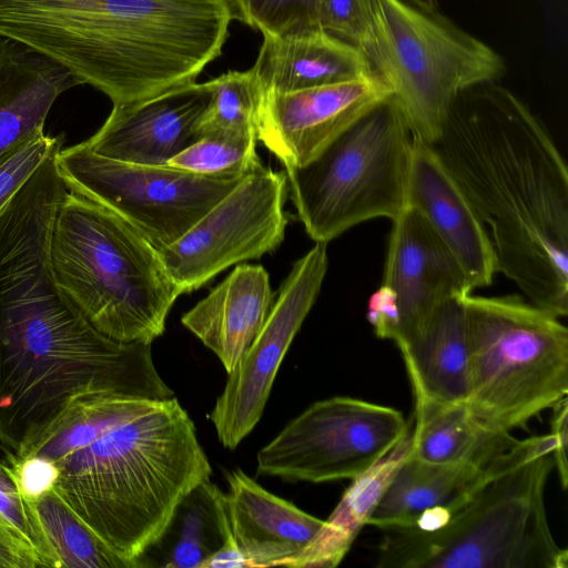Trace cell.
I'll return each mask as SVG.
<instances>
[{"label":"cell","instance_id":"1","mask_svg":"<svg viewBox=\"0 0 568 568\" xmlns=\"http://www.w3.org/2000/svg\"><path fill=\"white\" fill-rule=\"evenodd\" d=\"M57 207L18 199L0 212V447L17 455L78 397H174L151 344L100 333L59 290L50 266Z\"/></svg>","mask_w":568,"mask_h":568},{"label":"cell","instance_id":"2","mask_svg":"<svg viewBox=\"0 0 568 568\" xmlns=\"http://www.w3.org/2000/svg\"><path fill=\"white\" fill-rule=\"evenodd\" d=\"M51 488L133 568L159 542L183 498L210 479L194 424L172 397L115 393L75 398L28 448Z\"/></svg>","mask_w":568,"mask_h":568},{"label":"cell","instance_id":"3","mask_svg":"<svg viewBox=\"0 0 568 568\" xmlns=\"http://www.w3.org/2000/svg\"><path fill=\"white\" fill-rule=\"evenodd\" d=\"M485 227L496 272L534 305L568 313V170L552 139L511 91L470 87L430 143Z\"/></svg>","mask_w":568,"mask_h":568},{"label":"cell","instance_id":"4","mask_svg":"<svg viewBox=\"0 0 568 568\" xmlns=\"http://www.w3.org/2000/svg\"><path fill=\"white\" fill-rule=\"evenodd\" d=\"M232 19L226 0H0V37L113 104L195 82L220 55Z\"/></svg>","mask_w":568,"mask_h":568},{"label":"cell","instance_id":"5","mask_svg":"<svg viewBox=\"0 0 568 568\" xmlns=\"http://www.w3.org/2000/svg\"><path fill=\"white\" fill-rule=\"evenodd\" d=\"M49 256L59 290L103 335L152 344L164 333L181 294L159 251L110 209L68 191L53 220Z\"/></svg>","mask_w":568,"mask_h":568},{"label":"cell","instance_id":"6","mask_svg":"<svg viewBox=\"0 0 568 568\" xmlns=\"http://www.w3.org/2000/svg\"><path fill=\"white\" fill-rule=\"evenodd\" d=\"M552 452L497 476L433 529L384 530L379 568H567L547 519Z\"/></svg>","mask_w":568,"mask_h":568},{"label":"cell","instance_id":"7","mask_svg":"<svg viewBox=\"0 0 568 568\" xmlns=\"http://www.w3.org/2000/svg\"><path fill=\"white\" fill-rule=\"evenodd\" d=\"M469 397L491 427L511 433L568 395V329L519 295L464 297Z\"/></svg>","mask_w":568,"mask_h":568},{"label":"cell","instance_id":"8","mask_svg":"<svg viewBox=\"0 0 568 568\" xmlns=\"http://www.w3.org/2000/svg\"><path fill=\"white\" fill-rule=\"evenodd\" d=\"M414 134L389 95L300 168H285L300 221L328 243L376 217L395 220L406 206Z\"/></svg>","mask_w":568,"mask_h":568},{"label":"cell","instance_id":"9","mask_svg":"<svg viewBox=\"0 0 568 568\" xmlns=\"http://www.w3.org/2000/svg\"><path fill=\"white\" fill-rule=\"evenodd\" d=\"M372 38L363 52L390 90L415 138L433 143L464 90L497 82L503 58L439 13L407 0H369Z\"/></svg>","mask_w":568,"mask_h":568},{"label":"cell","instance_id":"10","mask_svg":"<svg viewBox=\"0 0 568 568\" xmlns=\"http://www.w3.org/2000/svg\"><path fill=\"white\" fill-rule=\"evenodd\" d=\"M69 191L110 209L158 250L187 232L245 176H204L171 165L122 162L85 142L57 154Z\"/></svg>","mask_w":568,"mask_h":568},{"label":"cell","instance_id":"11","mask_svg":"<svg viewBox=\"0 0 568 568\" xmlns=\"http://www.w3.org/2000/svg\"><path fill=\"white\" fill-rule=\"evenodd\" d=\"M409 432L393 407L346 396L318 400L258 452L257 475L291 481L353 480Z\"/></svg>","mask_w":568,"mask_h":568},{"label":"cell","instance_id":"12","mask_svg":"<svg viewBox=\"0 0 568 568\" xmlns=\"http://www.w3.org/2000/svg\"><path fill=\"white\" fill-rule=\"evenodd\" d=\"M287 178L260 165L187 232L159 251L180 294L205 285L227 267L273 252L287 219Z\"/></svg>","mask_w":568,"mask_h":568},{"label":"cell","instance_id":"13","mask_svg":"<svg viewBox=\"0 0 568 568\" xmlns=\"http://www.w3.org/2000/svg\"><path fill=\"white\" fill-rule=\"evenodd\" d=\"M315 243L293 264L262 328L227 374L210 414L225 448L237 447L258 423L277 369L316 301L328 260L327 243Z\"/></svg>","mask_w":568,"mask_h":568},{"label":"cell","instance_id":"14","mask_svg":"<svg viewBox=\"0 0 568 568\" xmlns=\"http://www.w3.org/2000/svg\"><path fill=\"white\" fill-rule=\"evenodd\" d=\"M392 95L377 77L263 94L257 140L284 168H300L316 158L362 115Z\"/></svg>","mask_w":568,"mask_h":568},{"label":"cell","instance_id":"15","mask_svg":"<svg viewBox=\"0 0 568 568\" xmlns=\"http://www.w3.org/2000/svg\"><path fill=\"white\" fill-rule=\"evenodd\" d=\"M554 450L550 434L519 439L488 464H436L407 455L379 499L367 525L383 530L433 529L476 490L523 463Z\"/></svg>","mask_w":568,"mask_h":568},{"label":"cell","instance_id":"16","mask_svg":"<svg viewBox=\"0 0 568 568\" xmlns=\"http://www.w3.org/2000/svg\"><path fill=\"white\" fill-rule=\"evenodd\" d=\"M382 285L394 295L398 328L406 344L446 300L471 293L466 275L426 219L406 205L392 221Z\"/></svg>","mask_w":568,"mask_h":568},{"label":"cell","instance_id":"17","mask_svg":"<svg viewBox=\"0 0 568 568\" xmlns=\"http://www.w3.org/2000/svg\"><path fill=\"white\" fill-rule=\"evenodd\" d=\"M210 98L207 82H192L149 99L113 104L102 126L84 142L104 158L165 165L197 140L194 128Z\"/></svg>","mask_w":568,"mask_h":568},{"label":"cell","instance_id":"18","mask_svg":"<svg viewBox=\"0 0 568 568\" xmlns=\"http://www.w3.org/2000/svg\"><path fill=\"white\" fill-rule=\"evenodd\" d=\"M406 205L415 207L449 248L471 292L491 284L496 260L485 225L433 146L415 136Z\"/></svg>","mask_w":568,"mask_h":568},{"label":"cell","instance_id":"19","mask_svg":"<svg viewBox=\"0 0 568 568\" xmlns=\"http://www.w3.org/2000/svg\"><path fill=\"white\" fill-rule=\"evenodd\" d=\"M227 481V516L245 566L300 568L324 520L267 491L240 469L231 471Z\"/></svg>","mask_w":568,"mask_h":568},{"label":"cell","instance_id":"20","mask_svg":"<svg viewBox=\"0 0 568 568\" xmlns=\"http://www.w3.org/2000/svg\"><path fill=\"white\" fill-rule=\"evenodd\" d=\"M274 298L263 266L239 264L181 322L229 374L262 328Z\"/></svg>","mask_w":568,"mask_h":568},{"label":"cell","instance_id":"21","mask_svg":"<svg viewBox=\"0 0 568 568\" xmlns=\"http://www.w3.org/2000/svg\"><path fill=\"white\" fill-rule=\"evenodd\" d=\"M251 70L263 94L375 75L358 48L321 29L292 37H264Z\"/></svg>","mask_w":568,"mask_h":568},{"label":"cell","instance_id":"22","mask_svg":"<svg viewBox=\"0 0 568 568\" xmlns=\"http://www.w3.org/2000/svg\"><path fill=\"white\" fill-rule=\"evenodd\" d=\"M465 296L443 302L419 331L398 347L414 398L444 404L467 403L469 364Z\"/></svg>","mask_w":568,"mask_h":568},{"label":"cell","instance_id":"23","mask_svg":"<svg viewBox=\"0 0 568 568\" xmlns=\"http://www.w3.org/2000/svg\"><path fill=\"white\" fill-rule=\"evenodd\" d=\"M75 85L59 64L0 37V154L44 125L58 97Z\"/></svg>","mask_w":568,"mask_h":568},{"label":"cell","instance_id":"24","mask_svg":"<svg viewBox=\"0 0 568 568\" xmlns=\"http://www.w3.org/2000/svg\"><path fill=\"white\" fill-rule=\"evenodd\" d=\"M409 455L436 464H488L519 439L491 427L465 404L414 398Z\"/></svg>","mask_w":568,"mask_h":568},{"label":"cell","instance_id":"25","mask_svg":"<svg viewBox=\"0 0 568 568\" xmlns=\"http://www.w3.org/2000/svg\"><path fill=\"white\" fill-rule=\"evenodd\" d=\"M409 447L410 432L384 458L353 479L333 513L324 520L300 568H333L343 560L407 457Z\"/></svg>","mask_w":568,"mask_h":568},{"label":"cell","instance_id":"26","mask_svg":"<svg viewBox=\"0 0 568 568\" xmlns=\"http://www.w3.org/2000/svg\"><path fill=\"white\" fill-rule=\"evenodd\" d=\"M171 524L176 526L178 534L160 564L162 567L203 568L214 554L236 546L225 494L210 479L200 483L183 498Z\"/></svg>","mask_w":568,"mask_h":568},{"label":"cell","instance_id":"27","mask_svg":"<svg viewBox=\"0 0 568 568\" xmlns=\"http://www.w3.org/2000/svg\"><path fill=\"white\" fill-rule=\"evenodd\" d=\"M60 568H133L116 555L51 488L29 499Z\"/></svg>","mask_w":568,"mask_h":568},{"label":"cell","instance_id":"28","mask_svg":"<svg viewBox=\"0 0 568 568\" xmlns=\"http://www.w3.org/2000/svg\"><path fill=\"white\" fill-rule=\"evenodd\" d=\"M210 101L196 121V139L257 138L263 92L250 69L230 71L207 82Z\"/></svg>","mask_w":568,"mask_h":568},{"label":"cell","instance_id":"29","mask_svg":"<svg viewBox=\"0 0 568 568\" xmlns=\"http://www.w3.org/2000/svg\"><path fill=\"white\" fill-rule=\"evenodd\" d=\"M257 138L204 136L168 161V165L204 176H245L262 165Z\"/></svg>","mask_w":568,"mask_h":568},{"label":"cell","instance_id":"30","mask_svg":"<svg viewBox=\"0 0 568 568\" xmlns=\"http://www.w3.org/2000/svg\"><path fill=\"white\" fill-rule=\"evenodd\" d=\"M233 19L264 37H292L318 30L320 0H226Z\"/></svg>","mask_w":568,"mask_h":568},{"label":"cell","instance_id":"31","mask_svg":"<svg viewBox=\"0 0 568 568\" xmlns=\"http://www.w3.org/2000/svg\"><path fill=\"white\" fill-rule=\"evenodd\" d=\"M0 519L38 556L42 567L60 568L30 500L22 494L9 464L0 462Z\"/></svg>","mask_w":568,"mask_h":568},{"label":"cell","instance_id":"32","mask_svg":"<svg viewBox=\"0 0 568 568\" xmlns=\"http://www.w3.org/2000/svg\"><path fill=\"white\" fill-rule=\"evenodd\" d=\"M61 145V139L37 128L0 154V212L44 159Z\"/></svg>","mask_w":568,"mask_h":568},{"label":"cell","instance_id":"33","mask_svg":"<svg viewBox=\"0 0 568 568\" xmlns=\"http://www.w3.org/2000/svg\"><path fill=\"white\" fill-rule=\"evenodd\" d=\"M318 27L364 52L372 38L369 0H320Z\"/></svg>","mask_w":568,"mask_h":568},{"label":"cell","instance_id":"34","mask_svg":"<svg viewBox=\"0 0 568 568\" xmlns=\"http://www.w3.org/2000/svg\"><path fill=\"white\" fill-rule=\"evenodd\" d=\"M367 320L377 337L395 341L398 328V313L394 295L386 286L381 285L371 296Z\"/></svg>","mask_w":568,"mask_h":568},{"label":"cell","instance_id":"35","mask_svg":"<svg viewBox=\"0 0 568 568\" xmlns=\"http://www.w3.org/2000/svg\"><path fill=\"white\" fill-rule=\"evenodd\" d=\"M550 435L554 438L552 458L555 468L558 471L561 487L568 485V463H567V443H568V398H560L551 407Z\"/></svg>","mask_w":568,"mask_h":568},{"label":"cell","instance_id":"36","mask_svg":"<svg viewBox=\"0 0 568 568\" xmlns=\"http://www.w3.org/2000/svg\"><path fill=\"white\" fill-rule=\"evenodd\" d=\"M39 567L36 552L0 519V568Z\"/></svg>","mask_w":568,"mask_h":568},{"label":"cell","instance_id":"37","mask_svg":"<svg viewBox=\"0 0 568 568\" xmlns=\"http://www.w3.org/2000/svg\"><path fill=\"white\" fill-rule=\"evenodd\" d=\"M414 4L419 7L428 8V9H437V0H407Z\"/></svg>","mask_w":568,"mask_h":568}]
</instances>
